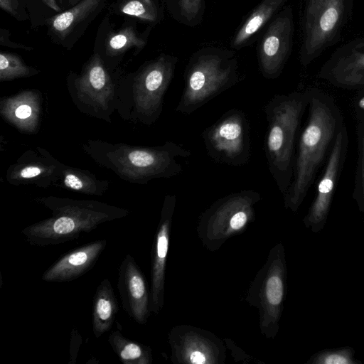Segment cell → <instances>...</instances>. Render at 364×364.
Wrapping results in <instances>:
<instances>
[{
    "label": "cell",
    "instance_id": "6da1fadb",
    "mask_svg": "<svg viewBox=\"0 0 364 364\" xmlns=\"http://www.w3.org/2000/svg\"><path fill=\"white\" fill-rule=\"evenodd\" d=\"M309 115L300 135L291 183L284 196L286 208L296 212L313 185L316 173L345 125L334 98L316 88H308Z\"/></svg>",
    "mask_w": 364,
    "mask_h": 364
},
{
    "label": "cell",
    "instance_id": "7a4b0ae2",
    "mask_svg": "<svg viewBox=\"0 0 364 364\" xmlns=\"http://www.w3.org/2000/svg\"><path fill=\"white\" fill-rule=\"evenodd\" d=\"M309 100V90L274 95L264 105V153L269 171L284 196L294 174L297 131Z\"/></svg>",
    "mask_w": 364,
    "mask_h": 364
},
{
    "label": "cell",
    "instance_id": "3957f363",
    "mask_svg": "<svg viewBox=\"0 0 364 364\" xmlns=\"http://www.w3.org/2000/svg\"><path fill=\"white\" fill-rule=\"evenodd\" d=\"M242 80L236 55L230 50L203 47L190 57L176 112L190 114Z\"/></svg>",
    "mask_w": 364,
    "mask_h": 364
},
{
    "label": "cell",
    "instance_id": "277c9868",
    "mask_svg": "<svg viewBox=\"0 0 364 364\" xmlns=\"http://www.w3.org/2000/svg\"><path fill=\"white\" fill-rule=\"evenodd\" d=\"M261 195L254 190H242L223 196L202 212L196 228L202 245L218 251L229 239L242 234L255 220V205Z\"/></svg>",
    "mask_w": 364,
    "mask_h": 364
},
{
    "label": "cell",
    "instance_id": "5b68a950",
    "mask_svg": "<svg viewBox=\"0 0 364 364\" xmlns=\"http://www.w3.org/2000/svg\"><path fill=\"white\" fill-rule=\"evenodd\" d=\"M354 0H305L299 52L306 67L338 43L353 17Z\"/></svg>",
    "mask_w": 364,
    "mask_h": 364
},
{
    "label": "cell",
    "instance_id": "8992f818",
    "mask_svg": "<svg viewBox=\"0 0 364 364\" xmlns=\"http://www.w3.org/2000/svg\"><path fill=\"white\" fill-rule=\"evenodd\" d=\"M286 279L284 248L282 243H278L269 250L245 296V301L258 310L259 331L267 338H274L279 329Z\"/></svg>",
    "mask_w": 364,
    "mask_h": 364
},
{
    "label": "cell",
    "instance_id": "52a82bcc",
    "mask_svg": "<svg viewBox=\"0 0 364 364\" xmlns=\"http://www.w3.org/2000/svg\"><path fill=\"white\" fill-rule=\"evenodd\" d=\"M208 156L232 166L247 164L251 155L250 127L245 113L232 109L202 133Z\"/></svg>",
    "mask_w": 364,
    "mask_h": 364
},
{
    "label": "cell",
    "instance_id": "ba28073f",
    "mask_svg": "<svg viewBox=\"0 0 364 364\" xmlns=\"http://www.w3.org/2000/svg\"><path fill=\"white\" fill-rule=\"evenodd\" d=\"M114 218V215L105 212H60L44 221L26 227L21 233L31 245H58L77 240L103 222Z\"/></svg>",
    "mask_w": 364,
    "mask_h": 364
},
{
    "label": "cell",
    "instance_id": "9c48e42d",
    "mask_svg": "<svg viewBox=\"0 0 364 364\" xmlns=\"http://www.w3.org/2000/svg\"><path fill=\"white\" fill-rule=\"evenodd\" d=\"M173 364H224L225 341L208 330L190 324L173 326L168 333Z\"/></svg>",
    "mask_w": 364,
    "mask_h": 364
},
{
    "label": "cell",
    "instance_id": "30bf717a",
    "mask_svg": "<svg viewBox=\"0 0 364 364\" xmlns=\"http://www.w3.org/2000/svg\"><path fill=\"white\" fill-rule=\"evenodd\" d=\"M294 14L285 5L270 21L257 49L259 69L262 76L274 80L280 76L293 47Z\"/></svg>",
    "mask_w": 364,
    "mask_h": 364
},
{
    "label": "cell",
    "instance_id": "8fae6325",
    "mask_svg": "<svg viewBox=\"0 0 364 364\" xmlns=\"http://www.w3.org/2000/svg\"><path fill=\"white\" fill-rule=\"evenodd\" d=\"M317 77L339 89L364 90V36L336 48L320 68Z\"/></svg>",
    "mask_w": 364,
    "mask_h": 364
},
{
    "label": "cell",
    "instance_id": "7c38bea8",
    "mask_svg": "<svg viewBox=\"0 0 364 364\" xmlns=\"http://www.w3.org/2000/svg\"><path fill=\"white\" fill-rule=\"evenodd\" d=\"M348 144V132L345 124L338 133L327 157L315 198L304 219L306 226L315 228L324 223L347 158Z\"/></svg>",
    "mask_w": 364,
    "mask_h": 364
},
{
    "label": "cell",
    "instance_id": "4fadbf2b",
    "mask_svg": "<svg viewBox=\"0 0 364 364\" xmlns=\"http://www.w3.org/2000/svg\"><path fill=\"white\" fill-rule=\"evenodd\" d=\"M176 198L166 197L151 252V311L158 314L164 305L165 274Z\"/></svg>",
    "mask_w": 364,
    "mask_h": 364
},
{
    "label": "cell",
    "instance_id": "5bb4252c",
    "mask_svg": "<svg viewBox=\"0 0 364 364\" xmlns=\"http://www.w3.org/2000/svg\"><path fill=\"white\" fill-rule=\"evenodd\" d=\"M117 288L123 309L137 323L146 324L151 314V292L144 273L129 254L119 267Z\"/></svg>",
    "mask_w": 364,
    "mask_h": 364
},
{
    "label": "cell",
    "instance_id": "9a60e30c",
    "mask_svg": "<svg viewBox=\"0 0 364 364\" xmlns=\"http://www.w3.org/2000/svg\"><path fill=\"white\" fill-rule=\"evenodd\" d=\"M106 246L107 240L100 239L66 252L43 272L41 279L65 282L79 278L93 268Z\"/></svg>",
    "mask_w": 364,
    "mask_h": 364
},
{
    "label": "cell",
    "instance_id": "2e32d148",
    "mask_svg": "<svg viewBox=\"0 0 364 364\" xmlns=\"http://www.w3.org/2000/svg\"><path fill=\"white\" fill-rule=\"evenodd\" d=\"M289 0H262L247 16L234 35L231 48L240 50L247 46L286 5Z\"/></svg>",
    "mask_w": 364,
    "mask_h": 364
},
{
    "label": "cell",
    "instance_id": "e0dca14e",
    "mask_svg": "<svg viewBox=\"0 0 364 364\" xmlns=\"http://www.w3.org/2000/svg\"><path fill=\"white\" fill-rule=\"evenodd\" d=\"M119 306L110 281L105 278L96 289L93 297L92 326L96 338H100L112 328Z\"/></svg>",
    "mask_w": 364,
    "mask_h": 364
},
{
    "label": "cell",
    "instance_id": "ac0fdd59",
    "mask_svg": "<svg viewBox=\"0 0 364 364\" xmlns=\"http://www.w3.org/2000/svg\"><path fill=\"white\" fill-rule=\"evenodd\" d=\"M108 342L124 364H151L152 350L149 346L125 337L119 330L111 332Z\"/></svg>",
    "mask_w": 364,
    "mask_h": 364
},
{
    "label": "cell",
    "instance_id": "d6986e66",
    "mask_svg": "<svg viewBox=\"0 0 364 364\" xmlns=\"http://www.w3.org/2000/svg\"><path fill=\"white\" fill-rule=\"evenodd\" d=\"M101 0H82L73 8L49 19L52 31L64 39L80 22L87 18L100 4Z\"/></svg>",
    "mask_w": 364,
    "mask_h": 364
},
{
    "label": "cell",
    "instance_id": "ffe728a7",
    "mask_svg": "<svg viewBox=\"0 0 364 364\" xmlns=\"http://www.w3.org/2000/svg\"><path fill=\"white\" fill-rule=\"evenodd\" d=\"M357 160L354 177L353 198L359 208L364 211V122L356 121Z\"/></svg>",
    "mask_w": 364,
    "mask_h": 364
},
{
    "label": "cell",
    "instance_id": "44dd1931",
    "mask_svg": "<svg viewBox=\"0 0 364 364\" xmlns=\"http://www.w3.org/2000/svg\"><path fill=\"white\" fill-rule=\"evenodd\" d=\"M173 7V16L176 21L193 27L203 20L205 0H175Z\"/></svg>",
    "mask_w": 364,
    "mask_h": 364
},
{
    "label": "cell",
    "instance_id": "7402d4cb",
    "mask_svg": "<svg viewBox=\"0 0 364 364\" xmlns=\"http://www.w3.org/2000/svg\"><path fill=\"white\" fill-rule=\"evenodd\" d=\"M146 41L138 36L132 27H126L111 34L106 42V49L112 54L119 53L130 48H143Z\"/></svg>",
    "mask_w": 364,
    "mask_h": 364
},
{
    "label": "cell",
    "instance_id": "603a6c76",
    "mask_svg": "<svg viewBox=\"0 0 364 364\" xmlns=\"http://www.w3.org/2000/svg\"><path fill=\"white\" fill-rule=\"evenodd\" d=\"M121 12L149 23H156L160 18L154 0H127L121 6Z\"/></svg>",
    "mask_w": 364,
    "mask_h": 364
},
{
    "label": "cell",
    "instance_id": "cb8c5ba5",
    "mask_svg": "<svg viewBox=\"0 0 364 364\" xmlns=\"http://www.w3.org/2000/svg\"><path fill=\"white\" fill-rule=\"evenodd\" d=\"M0 71L1 74L21 73L25 71V68L17 56L7 53H1L0 54Z\"/></svg>",
    "mask_w": 364,
    "mask_h": 364
},
{
    "label": "cell",
    "instance_id": "d4e9b609",
    "mask_svg": "<svg viewBox=\"0 0 364 364\" xmlns=\"http://www.w3.org/2000/svg\"><path fill=\"white\" fill-rule=\"evenodd\" d=\"M99 58H95L94 63L91 65L89 70L88 78L91 85L95 89L102 88L106 82L105 71L101 63L98 62Z\"/></svg>",
    "mask_w": 364,
    "mask_h": 364
},
{
    "label": "cell",
    "instance_id": "484cf974",
    "mask_svg": "<svg viewBox=\"0 0 364 364\" xmlns=\"http://www.w3.org/2000/svg\"><path fill=\"white\" fill-rule=\"evenodd\" d=\"M225 343L228 349L231 352V355L236 362L242 363H263V362L254 358L250 354L247 353L243 349L240 348L232 339L225 338Z\"/></svg>",
    "mask_w": 364,
    "mask_h": 364
},
{
    "label": "cell",
    "instance_id": "4316f807",
    "mask_svg": "<svg viewBox=\"0 0 364 364\" xmlns=\"http://www.w3.org/2000/svg\"><path fill=\"white\" fill-rule=\"evenodd\" d=\"M82 343V338L77 328H73L70 333V360L69 364L76 363L80 346Z\"/></svg>",
    "mask_w": 364,
    "mask_h": 364
},
{
    "label": "cell",
    "instance_id": "83f0119b",
    "mask_svg": "<svg viewBox=\"0 0 364 364\" xmlns=\"http://www.w3.org/2000/svg\"><path fill=\"white\" fill-rule=\"evenodd\" d=\"M316 363L324 364H349L353 361L345 353H327L319 358Z\"/></svg>",
    "mask_w": 364,
    "mask_h": 364
},
{
    "label": "cell",
    "instance_id": "f1b7e54d",
    "mask_svg": "<svg viewBox=\"0 0 364 364\" xmlns=\"http://www.w3.org/2000/svg\"><path fill=\"white\" fill-rule=\"evenodd\" d=\"M353 105L355 120L364 122V90L356 91Z\"/></svg>",
    "mask_w": 364,
    "mask_h": 364
},
{
    "label": "cell",
    "instance_id": "f546056e",
    "mask_svg": "<svg viewBox=\"0 0 364 364\" xmlns=\"http://www.w3.org/2000/svg\"><path fill=\"white\" fill-rule=\"evenodd\" d=\"M65 184L74 190H80L82 187V183L76 176L68 174L65 178Z\"/></svg>",
    "mask_w": 364,
    "mask_h": 364
},
{
    "label": "cell",
    "instance_id": "4dcf8cb0",
    "mask_svg": "<svg viewBox=\"0 0 364 364\" xmlns=\"http://www.w3.org/2000/svg\"><path fill=\"white\" fill-rule=\"evenodd\" d=\"M18 3L16 0H0V7L5 11L15 16Z\"/></svg>",
    "mask_w": 364,
    "mask_h": 364
},
{
    "label": "cell",
    "instance_id": "1f68e13d",
    "mask_svg": "<svg viewBox=\"0 0 364 364\" xmlns=\"http://www.w3.org/2000/svg\"><path fill=\"white\" fill-rule=\"evenodd\" d=\"M41 171L38 167H26L21 172V176L23 178H32L41 173Z\"/></svg>",
    "mask_w": 364,
    "mask_h": 364
},
{
    "label": "cell",
    "instance_id": "d6a6232c",
    "mask_svg": "<svg viewBox=\"0 0 364 364\" xmlns=\"http://www.w3.org/2000/svg\"><path fill=\"white\" fill-rule=\"evenodd\" d=\"M31 114V109L26 105L19 106L16 110V115L20 119L28 117Z\"/></svg>",
    "mask_w": 364,
    "mask_h": 364
},
{
    "label": "cell",
    "instance_id": "836d02e7",
    "mask_svg": "<svg viewBox=\"0 0 364 364\" xmlns=\"http://www.w3.org/2000/svg\"><path fill=\"white\" fill-rule=\"evenodd\" d=\"M45 4L51 8L52 9L58 11H60V7L55 0H42Z\"/></svg>",
    "mask_w": 364,
    "mask_h": 364
},
{
    "label": "cell",
    "instance_id": "e575fe53",
    "mask_svg": "<svg viewBox=\"0 0 364 364\" xmlns=\"http://www.w3.org/2000/svg\"><path fill=\"white\" fill-rule=\"evenodd\" d=\"M78 0H70V2L71 4H75L76 2H77Z\"/></svg>",
    "mask_w": 364,
    "mask_h": 364
},
{
    "label": "cell",
    "instance_id": "d590c367",
    "mask_svg": "<svg viewBox=\"0 0 364 364\" xmlns=\"http://www.w3.org/2000/svg\"><path fill=\"white\" fill-rule=\"evenodd\" d=\"M58 1H59L60 2H61V0H58Z\"/></svg>",
    "mask_w": 364,
    "mask_h": 364
}]
</instances>
